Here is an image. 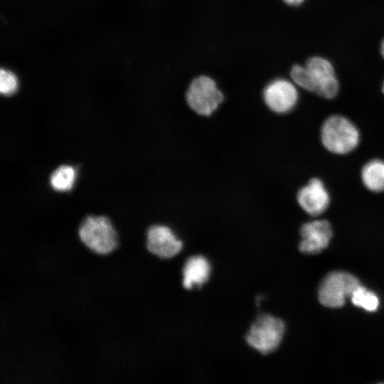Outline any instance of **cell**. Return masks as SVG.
Here are the masks:
<instances>
[{"instance_id": "cell-1", "label": "cell", "mask_w": 384, "mask_h": 384, "mask_svg": "<svg viewBox=\"0 0 384 384\" xmlns=\"http://www.w3.org/2000/svg\"><path fill=\"white\" fill-rule=\"evenodd\" d=\"M77 235L88 251L99 256L112 254L120 244L119 232L105 215L87 216L78 226Z\"/></svg>"}, {"instance_id": "cell-2", "label": "cell", "mask_w": 384, "mask_h": 384, "mask_svg": "<svg viewBox=\"0 0 384 384\" xmlns=\"http://www.w3.org/2000/svg\"><path fill=\"white\" fill-rule=\"evenodd\" d=\"M184 100L194 114L208 117L222 106L225 95L214 77L200 73L188 82L184 92Z\"/></svg>"}, {"instance_id": "cell-3", "label": "cell", "mask_w": 384, "mask_h": 384, "mask_svg": "<svg viewBox=\"0 0 384 384\" xmlns=\"http://www.w3.org/2000/svg\"><path fill=\"white\" fill-rule=\"evenodd\" d=\"M321 141L330 152L346 154L358 145L360 134L356 125L341 115L328 117L321 129Z\"/></svg>"}, {"instance_id": "cell-4", "label": "cell", "mask_w": 384, "mask_h": 384, "mask_svg": "<svg viewBox=\"0 0 384 384\" xmlns=\"http://www.w3.org/2000/svg\"><path fill=\"white\" fill-rule=\"evenodd\" d=\"M261 97L267 108L277 114L291 112L299 100L298 87L283 77L268 80L262 87Z\"/></svg>"}, {"instance_id": "cell-5", "label": "cell", "mask_w": 384, "mask_h": 384, "mask_svg": "<svg viewBox=\"0 0 384 384\" xmlns=\"http://www.w3.org/2000/svg\"><path fill=\"white\" fill-rule=\"evenodd\" d=\"M284 333V324L280 319L268 314L262 315L250 327L246 341L261 353L267 354L277 348Z\"/></svg>"}, {"instance_id": "cell-6", "label": "cell", "mask_w": 384, "mask_h": 384, "mask_svg": "<svg viewBox=\"0 0 384 384\" xmlns=\"http://www.w3.org/2000/svg\"><path fill=\"white\" fill-rule=\"evenodd\" d=\"M359 285L358 279L351 274L340 271L330 272L320 284L319 300L327 307H341Z\"/></svg>"}, {"instance_id": "cell-7", "label": "cell", "mask_w": 384, "mask_h": 384, "mask_svg": "<svg viewBox=\"0 0 384 384\" xmlns=\"http://www.w3.org/2000/svg\"><path fill=\"white\" fill-rule=\"evenodd\" d=\"M304 65L311 80V92L326 99L336 97L339 90V83L331 63L325 58L312 56Z\"/></svg>"}, {"instance_id": "cell-8", "label": "cell", "mask_w": 384, "mask_h": 384, "mask_svg": "<svg viewBox=\"0 0 384 384\" xmlns=\"http://www.w3.org/2000/svg\"><path fill=\"white\" fill-rule=\"evenodd\" d=\"M144 246L151 255L160 259H169L181 250L183 242L169 226L154 224L146 231Z\"/></svg>"}, {"instance_id": "cell-9", "label": "cell", "mask_w": 384, "mask_h": 384, "mask_svg": "<svg viewBox=\"0 0 384 384\" xmlns=\"http://www.w3.org/2000/svg\"><path fill=\"white\" fill-rule=\"evenodd\" d=\"M300 234V251L306 254H316L329 245L332 230L327 220H315L304 224L301 227Z\"/></svg>"}, {"instance_id": "cell-10", "label": "cell", "mask_w": 384, "mask_h": 384, "mask_svg": "<svg viewBox=\"0 0 384 384\" xmlns=\"http://www.w3.org/2000/svg\"><path fill=\"white\" fill-rule=\"evenodd\" d=\"M297 201L306 213L317 216L327 209L330 197L324 183L319 178H314L299 190Z\"/></svg>"}, {"instance_id": "cell-11", "label": "cell", "mask_w": 384, "mask_h": 384, "mask_svg": "<svg viewBox=\"0 0 384 384\" xmlns=\"http://www.w3.org/2000/svg\"><path fill=\"white\" fill-rule=\"evenodd\" d=\"M210 265L208 260L201 255L189 257L183 268V285L187 289L201 286L209 278Z\"/></svg>"}, {"instance_id": "cell-12", "label": "cell", "mask_w": 384, "mask_h": 384, "mask_svg": "<svg viewBox=\"0 0 384 384\" xmlns=\"http://www.w3.org/2000/svg\"><path fill=\"white\" fill-rule=\"evenodd\" d=\"M361 179L364 186L373 192L384 191V161L373 159L366 163L361 170Z\"/></svg>"}, {"instance_id": "cell-13", "label": "cell", "mask_w": 384, "mask_h": 384, "mask_svg": "<svg viewBox=\"0 0 384 384\" xmlns=\"http://www.w3.org/2000/svg\"><path fill=\"white\" fill-rule=\"evenodd\" d=\"M75 178L76 171L73 166L61 165L52 172L50 184L57 191H68L73 187Z\"/></svg>"}, {"instance_id": "cell-14", "label": "cell", "mask_w": 384, "mask_h": 384, "mask_svg": "<svg viewBox=\"0 0 384 384\" xmlns=\"http://www.w3.org/2000/svg\"><path fill=\"white\" fill-rule=\"evenodd\" d=\"M351 299L355 306L363 308L368 311H375L379 306V299L377 295L361 284L353 291Z\"/></svg>"}, {"instance_id": "cell-15", "label": "cell", "mask_w": 384, "mask_h": 384, "mask_svg": "<svg viewBox=\"0 0 384 384\" xmlns=\"http://www.w3.org/2000/svg\"><path fill=\"white\" fill-rule=\"evenodd\" d=\"M18 82L16 76L11 71L1 69L0 72V92L2 95L10 96L18 89Z\"/></svg>"}, {"instance_id": "cell-16", "label": "cell", "mask_w": 384, "mask_h": 384, "mask_svg": "<svg viewBox=\"0 0 384 384\" xmlns=\"http://www.w3.org/2000/svg\"><path fill=\"white\" fill-rule=\"evenodd\" d=\"M284 4L289 6H298L302 4L306 0H282Z\"/></svg>"}, {"instance_id": "cell-17", "label": "cell", "mask_w": 384, "mask_h": 384, "mask_svg": "<svg viewBox=\"0 0 384 384\" xmlns=\"http://www.w3.org/2000/svg\"><path fill=\"white\" fill-rule=\"evenodd\" d=\"M380 53H381V55L384 58V39L381 43V46H380Z\"/></svg>"}, {"instance_id": "cell-18", "label": "cell", "mask_w": 384, "mask_h": 384, "mask_svg": "<svg viewBox=\"0 0 384 384\" xmlns=\"http://www.w3.org/2000/svg\"><path fill=\"white\" fill-rule=\"evenodd\" d=\"M382 88H383V93H384V82H383Z\"/></svg>"}]
</instances>
